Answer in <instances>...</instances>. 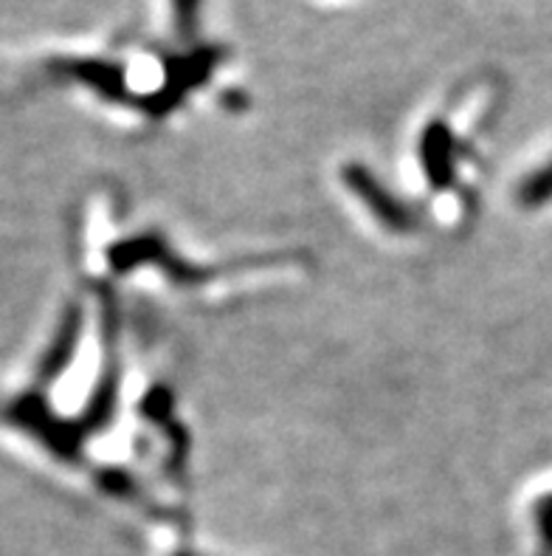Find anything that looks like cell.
I'll return each mask as SVG.
<instances>
[{
    "instance_id": "1",
    "label": "cell",
    "mask_w": 552,
    "mask_h": 556,
    "mask_svg": "<svg viewBox=\"0 0 552 556\" xmlns=\"http://www.w3.org/2000/svg\"><path fill=\"white\" fill-rule=\"evenodd\" d=\"M197 9L201 0H172V14H176V28L183 37H192L197 23Z\"/></svg>"
},
{
    "instance_id": "2",
    "label": "cell",
    "mask_w": 552,
    "mask_h": 556,
    "mask_svg": "<svg viewBox=\"0 0 552 556\" xmlns=\"http://www.w3.org/2000/svg\"><path fill=\"white\" fill-rule=\"evenodd\" d=\"M552 195V169L550 173H544L541 178H536V184H532V198H547Z\"/></svg>"
}]
</instances>
